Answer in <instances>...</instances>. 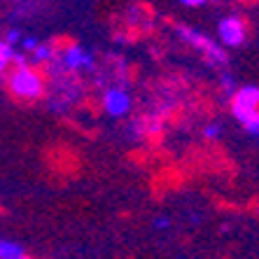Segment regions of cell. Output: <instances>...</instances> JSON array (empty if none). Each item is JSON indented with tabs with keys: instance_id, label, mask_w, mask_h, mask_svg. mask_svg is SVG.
I'll return each instance as SVG.
<instances>
[{
	"instance_id": "1",
	"label": "cell",
	"mask_w": 259,
	"mask_h": 259,
	"mask_svg": "<svg viewBox=\"0 0 259 259\" xmlns=\"http://www.w3.org/2000/svg\"><path fill=\"white\" fill-rule=\"evenodd\" d=\"M7 87H10V91H12L17 98H21V101H35V98L42 96V91H45L42 77H40L33 68L24 66V63H19V66L14 68V72L10 75V79H7Z\"/></svg>"
},
{
	"instance_id": "2",
	"label": "cell",
	"mask_w": 259,
	"mask_h": 259,
	"mask_svg": "<svg viewBox=\"0 0 259 259\" xmlns=\"http://www.w3.org/2000/svg\"><path fill=\"white\" fill-rule=\"evenodd\" d=\"M257 112H259V87L245 84L231 94V115L241 124L252 119Z\"/></svg>"
},
{
	"instance_id": "3",
	"label": "cell",
	"mask_w": 259,
	"mask_h": 259,
	"mask_svg": "<svg viewBox=\"0 0 259 259\" xmlns=\"http://www.w3.org/2000/svg\"><path fill=\"white\" fill-rule=\"evenodd\" d=\"M178 33H180V37L185 42H189L194 49H199L208 61H212V63H227V52L217 42H212L208 35H203V33H199V30H194V28H187V26H178Z\"/></svg>"
},
{
	"instance_id": "4",
	"label": "cell",
	"mask_w": 259,
	"mask_h": 259,
	"mask_svg": "<svg viewBox=\"0 0 259 259\" xmlns=\"http://www.w3.org/2000/svg\"><path fill=\"white\" fill-rule=\"evenodd\" d=\"M59 68L61 70H91L94 68V59H91L89 52L79 47V45H68L59 56Z\"/></svg>"
},
{
	"instance_id": "5",
	"label": "cell",
	"mask_w": 259,
	"mask_h": 259,
	"mask_svg": "<svg viewBox=\"0 0 259 259\" xmlns=\"http://www.w3.org/2000/svg\"><path fill=\"white\" fill-rule=\"evenodd\" d=\"M103 108L110 117H124L131 110V96L119 87H112L103 96Z\"/></svg>"
},
{
	"instance_id": "6",
	"label": "cell",
	"mask_w": 259,
	"mask_h": 259,
	"mask_svg": "<svg viewBox=\"0 0 259 259\" xmlns=\"http://www.w3.org/2000/svg\"><path fill=\"white\" fill-rule=\"evenodd\" d=\"M220 40L227 47H238L245 40V26L238 17H227L220 21Z\"/></svg>"
},
{
	"instance_id": "7",
	"label": "cell",
	"mask_w": 259,
	"mask_h": 259,
	"mask_svg": "<svg viewBox=\"0 0 259 259\" xmlns=\"http://www.w3.org/2000/svg\"><path fill=\"white\" fill-rule=\"evenodd\" d=\"M24 257H26V250L19 243L0 238V259H24Z\"/></svg>"
},
{
	"instance_id": "8",
	"label": "cell",
	"mask_w": 259,
	"mask_h": 259,
	"mask_svg": "<svg viewBox=\"0 0 259 259\" xmlns=\"http://www.w3.org/2000/svg\"><path fill=\"white\" fill-rule=\"evenodd\" d=\"M14 47L10 42H5V40H0V77L5 75V70H7V66L14 61Z\"/></svg>"
},
{
	"instance_id": "9",
	"label": "cell",
	"mask_w": 259,
	"mask_h": 259,
	"mask_svg": "<svg viewBox=\"0 0 259 259\" xmlns=\"http://www.w3.org/2000/svg\"><path fill=\"white\" fill-rule=\"evenodd\" d=\"M30 54H33V61H35V63H49V61H54L56 52H54V47H49V45L37 42L35 49H33Z\"/></svg>"
},
{
	"instance_id": "10",
	"label": "cell",
	"mask_w": 259,
	"mask_h": 259,
	"mask_svg": "<svg viewBox=\"0 0 259 259\" xmlns=\"http://www.w3.org/2000/svg\"><path fill=\"white\" fill-rule=\"evenodd\" d=\"M243 126H245V131L250 133V136H257V138H259V112L252 117V119H247Z\"/></svg>"
},
{
	"instance_id": "11",
	"label": "cell",
	"mask_w": 259,
	"mask_h": 259,
	"mask_svg": "<svg viewBox=\"0 0 259 259\" xmlns=\"http://www.w3.org/2000/svg\"><path fill=\"white\" fill-rule=\"evenodd\" d=\"M222 133V128H220V124H208V126L203 128V136L205 138H210V140H215L217 136Z\"/></svg>"
},
{
	"instance_id": "12",
	"label": "cell",
	"mask_w": 259,
	"mask_h": 259,
	"mask_svg": "<svg viewBox=\"0 0 259 259\" xmlns=\"http://www.w3.org/2000/svg\"><path fill=\"white\" fill-rule=\"evenodd\" d=\"M19 40H21V30H17V28L7 30V35H5V42L14 45V42H19Z\"/></svg>"
},
{
	"instance_id": "13",
	"label": "cell",
	"mask_w": 259,
	"mask_h": 259,
	"mask_svg": "<svg viewBox=\"0 0 259 259\" xmlns=\"http://www.w3.org/2000/svg\"><path fill=\"white\" fill-rule=\"evenodd\" d=\"M19 42H21V47H24L26 52H33V49H35V45H37V40H35V37H21Z\"/></svg>"
},
{
	"instance_id": "14",
	"label": "cell",
	"mask_w": 259,
	"mask_h": 259,
	"mask_svg": "<svg viewBox=\"0 0 259 259\" xmlns=\"http://www.w3.org/2000/svg\"><path fill=\"white\" fill-rule=\"evenodd\" d=\"M152 227H154V229H166V227H170V220L168 217H157V220L152 222Z\"/></svg>"
},
{
	"instance_id": "15",
	"label": "cell",
	"mask_w": 259,
	"mask_h": 259,
	"mask_svg": "<svg viewBox=\"0 0 259 259\" xmlns=\"http://www.w3.org/2000/svg\"><path fill=\"white\" fill-rule=\"evenodd\" d=\"M222 87H224V91L234 94V79H231V77H224V79H222Z\"/></svg>"
},
{
	"instance_id": "16",
	"label": "cell",
	"mask_w": 259,
	"mask_h": 259,
	"mask_svg": "<svg viewBox=\"0 0 259 259\" xmlns=\"http://www.w3.org/2000/svg\"><path fill=\"white\" fill-rule=\"evenodd\" d=\"M182 5H189V7H199L203 5V3H208V0H180Z\"/></svg>"
}]
</instances>
